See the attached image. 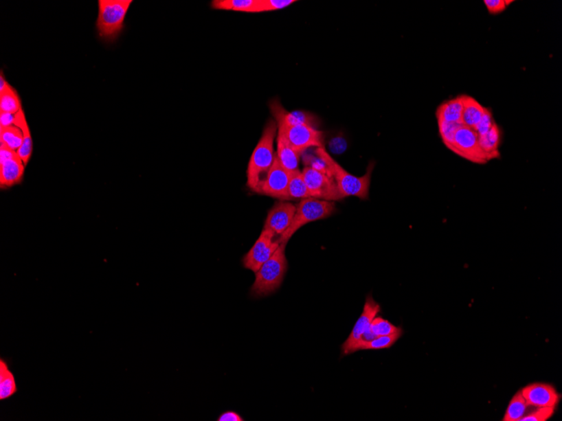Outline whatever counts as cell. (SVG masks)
<instances>
[{
	"mask_svg": "<svg viewBox=\"0 0 562 421\" xmlns=\"http://www.w3.org/2000/svg\"><path fill=\"white\" fill-rule=\"evenodd\" d=\"M523 396L527 404L534 408H554L559 403L560 396L553 386L546 383H533L524 388Z\"/></svg>",
	"mask_w": 562,
	"mask_h": 421,
	"instance_id": "cell-13",
	"label": "cell"
},
{
	"mask_svg": "<svg viewBox=\"0 0 562 421\" xmlns=\"http://www.w3.org/2000/svg\"><path fill=\"white\" fill-rule=\"evenodd\" d=\"M336 209L335 203L322 201L314 198L302 199L297 206V210L290 227L279 238L280 244H287L291 236L300 228L313 221L324 220L331 216Z\"/></svg>",
	"mask_w": 562,
	"mask_h": 421,
	"instance_id": "cell-5",
	"label": "cell"
},
{
	"mask_svg": "<svg viewBox=\"0 0 562 421\" xmlns=\"http://www.w3.org/2000/svg\"><path fill=\"white\" fill-rule=\"evenodd\" d=\"M302 174L311 197L332 202L344 199L332 174L310 167H305Z\"/></svg>",
	"mask_w": 562,
	"mask_h": 421,
	"instance_id": "cell-7",
	"label": "cell"
},
{
	"mask_svg": "<svg viewBox=\"0 0 562 421\" xmlns=\"http://www.w3.org/2000/svg\"><path fill=\"white\" fill-rule=\"evenodd\" d=\"M554 408H537L529 415L524 416L519 421H546L554 415Z\"/></svg>",
	"mask_w": 562,
	"mask_h": 421,
	"instance_id": "cell-32",
	"label": "cell"
},
{
	"mask_svg": "<svg viewBox=\"0 0 562 421\" xmlns=\"http://www.w3.org/2000/svg\"><path fill=\"white\" fill-rule=\"evenodd\" d=\"M289 186H288V196L291 199H305L311 197L310 192L303 179L302 172L300 170L289 172Z\"/></svg>",
	"mask_w": 562,
	"mask_h": 421,
	"instance_id": "cell-24",
	"label": "cell"
},
{
	"mask_svg": "<svg viewBox=\"0 0 562 421\" xmlns=\"http://www.w3.org/2000/svg\"><path fill=\"white\" fill-rule=\"evenodd\" d=\"M503 130L495 122L488 133L478 135L480 146L488 157V161L500 159L499 148L503 142Z\"/></svg>",
	"mask_w": 562,
	"mask_h": 421,
	"instance_id": "cell-17",
	"label": "cell"
},
{
	"mask_svg": "<svg viewBox=\"0 0 562 421\" xmlns=\"http://www.w3.org/2000/svg\"><path fill=\"white\" fill-rule=\"evenodd\" d=\"M269 106L277 126L305 125L315 128L317 125V117L314 115L302 111L288 112L279 100H272Z\"/></svg>",
	"mask_w": 562,
	"mask_h": 421,
	"instance_id": "cell-14",
	"label": "cell"
},
{
	"mask_svg": "<svg viewBox=\"0 0 562 421\" xmlns=\"http://www.w3.org/2000/svg\"><path fill=\"white\" fill-rule=\"evenodd\" d=\"M258 1L260 0H214L212 2V7L219 10L258 13Z\"/></svg>",
	"mask_w": 562,
	"mask_h": 421,
	"instance_id": "cell-22",
	"label": "cell"
},
{
	"mask_svg": "<svg viewBox=\"0 0 562 421\" xmlns=\"http://www.w3.org/2000/svg\"><path fill=\"white\" fill-rule=\"evenodd\" d=\"M289 179V172L282 167L276 157L275 163L262 183L258 194L279 199L280 201H289V196H288Z\"/></svg>",
	"mask_w": 562,
	"mask_h": 421,
	"instance_id": "cell-10",
	"label": "cell"
},
{
	"mask_svg": "<svg viewBox=\"0 0 562 421\" xmlns=\"http://www.w3.org/2000/svg\"><path fill=\"white\" fill-rule=\"evenodd\" d=\"M299 154L292 148L283 135L278 133L277 135V152L276 157L286 171L291 172L299 170L300 157Z\"/></svg>",
	"mask_w": 562,
	"mask_h": 421,
	"instance_id": "cell-18",
	"label": "cell"
},
{
	"mask_svg": "<svg viewBox=\"0 0 562 421\" xmlns=\"http://www.w3.org/2000/svg\"><path fill=\"white\" fill-rule=\"evenodd\" d=\"M276 238L272 231L264 229L253 247L243 258V266L256 273L280 246L279 238Z\"/></svg>",
	"mask_w": 562,
	"mask_h": 421,
	"instance_id": "cell-9",
	"label": "cell"
},
{
	"mask_svg": "<svg viewBox=\"0 0 562 421\" xmlns=\"http://www.w3.org/2000/svg\"><path fill=\"white\" fill-rule=\"evenodd\" d=\"M486 109L475 98L464 95L463 125L475 130L479 122H481Z\"/></svg>",
	"mask_w": 562,
	"mask_h": 421,
	"instance_id": "cell-20",
	"label": "cell"
},
{
	"mask_svg": "<svg viewBox=\"0 0 562 421\" xmlns=\"http://www.w3.org/2000/svg\"><path fill=\"white\" fill-rule=\"evenodd\" d=\"M316 154L327 164L329 170L335 179L343 198L355 196L359 198L367 199L369 198L370 181L374 164L370 163L366 174L362 177L352 175L346 169L341 167L337 161L325 151L324 148H317Z\"/></svg>",
	"mask_w": 562,
	"mask_h": 421,
	"instance_id": "cell-3",
	"label": "cell"
},
{
	"mask_svg": "<svg viewBox=\"0 0 562 421\" xmlns=\"http://www.w3.org/2000/svg\"><path fill=\"white\" fill-rule=\"evenodd\" d=\"M14 119H16V115L0 111V127L14 126Z\"/></svg>",
	"mask_w": 562,
	"mask_h": 421,
	"instance_id": "cell-35",
	"label": "cell"
},
{
	"mask_svg": "<svg viewBox=\"0 0 562 421\" xmlns=\"http://www.w3.org/2000/svg\"><path fill=\"white\" fill-rule=\"evenodd\" d=\"M25 169L23 161L17 153L5 163H0V187L1 189H9V187L21 183L24 178Z\"/></svg>",
	"mask_w": 562,
	"mask_h": 421,
	"instance_id": "cell-15",
	"label": "cell"
},
{
	"mask_svg": "<svg viewBox=\"0 0 562 421\" xmlns=\"http://www.w3.org/2000/svg\"><path fill=\"white\" fill-rule=\"evenodd\" d=\"M217 421H243L245 419L238 412L234 411H225L221 413Z\"/></svg>",
	"mask_w": 562,
	"mask_h": 421,
	"instance_id": "cell-34",
	"label": "cell"
},
{
	"mask_svg": "<svg viewBox=\"0 0 562 421\" xmlns=\"http://www.w3.org/2000/svg\"><path fill=\"white\" fill-rule=\"evenodd\" d=\"M14 126L20 128L24 135L23 144L18 150L17 154L23 161L25 166H27L30 160L33 153V140L31 130L28 126L27 120H26L23 109L16 114V119H14Z\"/></svg>",
	"mask_w": 562,
	"mask_h": 421,
	"instance_id": "cell-19",
	"label": "cell"
},
{
	"mask_svg": "<svg viewBox=\"0 0 562 421\" xmlns=\"http://www.w3.org/2000/svg\"><path fill=\"white\" fill-rule=\"evenodd\" d=\"M22 109L21 100L17 90L10 84L0 91V111L16 115Z\"/></svg>",
	"mask_w": 562,
	"mask_h": 421,
	"instance_id": "cell-23",
	"label": "cell"
},
{
	"mask_svg": "<svg viewBox=\"0 0 562 421\" xmlns=\"http://www.w3.org/2000/svg\"><path fill=\"white\" fill-rule=\"evenodd\" d=\"M464 109V95L452 98L445 101L437 108L436 115L437 122L462 124Z\"/></svg>",
	"mask_w": 562,
	"mask_h": 421,
	"instance_id": "cell-16",
	"label": "cell"
},
{
	"mask_svg": "<svg viewBox=\"0 0 562 421\" xmlns=\"http://www.w3.org/2000/svg\"><path fill=\"white\" fill-rule=\"evenodd\" d=\"M460 126L462 125H460V124L438 122V133H440L442 141L448 149L451 148L456 131L458 130Z\"/></svg>",
	"mask_w": 562,
	"mask_h": 421,
	"instance_id": "cell-29",
	"label": "cell"
},
{
	"mask_svg": "<svg viewBox=\"0 0 562 421\" xmlns=\"http://www.w3.org/2000/svg\"><path fill=\"white\" fill-rule=\"evenodd\" d=\"M494 123H495V120L493 118V111L491 109L486 108L484 115H483L481 122H479L475 131L478 135H484L492 128Z\"/></svg>",
	"mask_w": 562,
	"mask_h": 421,
	"instance_id": "cell-33",
	"label": "cell"
},
{
	"mask_svg": "<svg viewBox=\"0 0 562 421\" xmlns=\"http://www.w3.org/2000/svg\"><path fill=\"white\" fill-rule=\"evenodd\" d=\"M0 141H3L14 151H18L24 141V135L16 126L0 127Z\"/></svg>",
	"mask_w": 562,
	"mask_h": 421,
	"instance_id": "cell-26",
	"label": "cell"
},
{
	"mask_svg": "<svg viewBox=\"0 0 562 421\" xmlns=\"http://www.w3.org/2000/svg\"><path fill=\"white\" fill-rule=\"evenodd\" d=\"M278 126V133L299 154L304 153L311 148H324V134L314 127L305 125Z\"/></svg>",
	"mask_w": 562,
	"mask_h": 421,
	"instance_id": "cell-8",
	"label": "cell"
},
{
	"mask_svg": "<svg viewBox=\"0 0 562 421\" xmlns=\"http://www.w3.org/2000/svg\"><path fill=\"white\" fill-rule=\"evenodd\" d=\"M513 2L515 1H509V0H484L483 1L491 16H497L504 12Z\"/></svg>",
	"mask_w": 562,
	"mask_h": 421,
	"instance_id": "cell-31",
	"label": "cell"
},
{
	"mask_svg": "<svg viewBox=\"0 0 562 421\" xmlns=\"http://www.w3.org/2000/svg\"><path fill=\"white\" fill-rule=\"evenodd\" d=\"M402 334L403 332H400L389 334V336L376 337L372 341L363 345L361 350H381L392 348L402 337Z\"/></svg>",
	"mask_w": 562,
	"mask_h": 421,
	"instance_id": "cell-28",
	"label": "cell"
},
{
	"mask_svg": "<svg viewBox=\"0 0 562 421\" xmlns=\"http://www.w3.org/2000/svg\"><path fill=\"white\" fill-rule=\"evenodd\" d=\"M530 405L527 404L526 398L522 393L518 392L513 397L510 403L508 405L504 417V421H519L524 416H526L528 408Z\"/></svg>",
	"mask_w": 562,
	"mask_h": 421,
	"instance_id": "cell-25",
	"label": "cell"
},
{
	"mask_svg": "<svg viewBox=\"0 0 562 421\" xmlns=\"http://www.w3.org/2000/svg\"><path fill=\"white\" fill-rule=\"evenodd\" d=\"M286 244H280L272 257L256 273V280L250 294L254 298H263L278 291L288 270L286 257Z\"/></svg>",
	"mask_w": 562,
	"mask_h": 421,
	"instance_id": "cell-2",
	"label": "cell"
},
{
	"mask_svg": "<svg viewBox=\"0 0 562 421\" xmlns=\"http://www.w3.org/2000/svg\"><path fill=\"white\" fill-rule=\"evenodd\" d=\"M278 126L275 120L266 124L260 141L254 148L247 170V185L251 190L258 193L269 170L275 163L276 153L273 148Z\"/></svg>",
	"mask_w": 562,
	"mask_h": 421,
	"instance_id": "cell-1",
	"label": "cell"
},
{
	"mask_svg": "<svg viewBox=\"0 0 562 421\" xmlns=\"http://www.w3.org/2000/svg\"><path fill=\"white\" fill-rule=\"evenodd\" d=\"M370 328L376 337L389 336V334L403 332L401 327H396L387 319L377 317L373 319Z\"/></svg>",
	"mask_w": 562,
	"mask_h": 421,
	"instance_id": "cell-27",
	"label": "cell"
},
{
	"mask_svg": "<svg viewBox=\"0 0 562 421\" xmlns=\"http://www.w3.org/2000/svg\"><path fill=\"white\" fill-rule=\"evenodd\" d=\"M295 2V0H260L258 13L286 9Z\"/></svg>",
	"mask_w": 562,
	"mask_h": 421,
	"instance_id": "cell-30",
	"label": "cell"
},
{
	"mask_svg": "<svg viewBox=\"0 0 562 421\" xmlns=\"http://www.w3.org/2000/svg\"><path fill=\"white\" fill-rule=\"evenodd\" d=\"M18 392L17 383L6 361L0 359V400L13 397Z\"/></svg>",
	"mask_w": 562,
	"mask_h": 421,
	"instance_id": "cell-21",
	"label": "cell"
},
{
	"mask_svg": "<svg viewBox=\"0 0 562 421\" xmlns=\"http://www.w3.org/2000/svg\"><path fill=\"white\" fill-rule=\"evenodd\" d=\"M381 311L380 304L374 301L372 295L367 296L364 309H363L361 317L356 321L353 330H352L350 337L344 341L342 345V352L344 356L352 354L355 352V347L357 345L359 339L370 328L373 319L376 317Z\"/></svg>",
	"mask_w": 562,
	"mask_h": 421,
	"instance_id": "cell-11",
	"label": "cell"
},
{
	"mask_svg": "<svg viewBox=\"0 0 562 421\" xmlns=\"http://www.w3.org/2000/svg\"><path fill=\"white\" fill-rule=\"evenodd\" d=\"M449 150L472 163L485 165L488 163V157L480 146L477 133L464 125L456 131Z\"/></svg>",
	"mask_w": 562,
	"mask_h": 421,
	"instance_id": "cell-6",
	"label": "cell"
},
{
	"mask_svg": "<svg viewBox=\"0 0 562 421\" xmlns=\"http://www.w3.org/2000/svg\"><path fill=\"white\" fill-rule=\"evenodd\" d=\"M297 206L290 202L276 203L268 213L264 229L271 231L277 236H282L293 221Z\"/></svg>",
	"mask_w": 562,
	"mask_h": 421,
	"instance_id": "cell-12",
	"label": "cell"
},
{
	"mask_svg": "<svg viewBox=\"0 0 562 421\" xmlns=\"http://www.w3.org/2000/svg\"><path fill=\"white\" fill-rule=\"evenodd\" d=\"M133 3V0H99L96 29L101 39L111 43L117 38Z\"/></svg>",
	"mask_w": 562,
	"mask_h": 421,
	"instance_id": "cell-4",
	"label": "cell"
}]
</instances>
